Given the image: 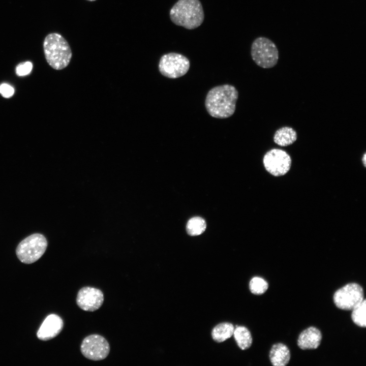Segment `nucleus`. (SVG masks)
<instances>
[{
    "instance_id": "nucleus-8",
    "label": "nucleus",
    "mask_w": 366,
    "mask_h": 366,
    "mask_svg": "<svg viewBox=\"0 0 366 366\" xmlns=\"http://www.w3.org/2000/svg\"><path fill=\"white\" fill-rule=\"evenodd\" d=\"M266 170L274 176L285 175L290 170L292 164L290 156L285 150L273 148L267 151L263 158Z\"/></svg>"
},
{
    "instance_id": "nucleus-14",
    "label": "nucleus",
    "mask_w": 366,
    "mask_h": 366,
    "mask_svg": "<svg viewBox=\"0 0 366 366\" xmlns=\"http://www.w3.org/2000/svg\"><path fill=\"white\" fill-rule=\"evenodd\" d=\"M297 135L291 127L286 126L278 129L274 134V142L281 146H287L292 144L297 140Z\"/></svg>"
},
{
    "instance_id": "nucleus-5",
    "label": "nucleus",
    "mask_w": 366,
    "mask_h": 366,
    "mask_svg": "<svg viewBox=\"0 0 366 366\" xmlns=\"http://www.w3.org/2000/svg\"><path fill=\"white\" fill-rule=\"evenodd\" d=\"M47 247V241L44 235L40 233L32 234L22 240L18 245L16 253L22 263H33L44 254Z\"/></svg>"
},
{
    "instance_id": "nucleus-1",
    "label": "nucleus",
    "mask_w": 366,
    "mask_h": 366,
    "mask_svg": "<svg viewBox=\"0 0 366 366\" xmlns=\"http://www.w3.org/2000/svg\"><path fill=\"white\" fill-rule=\"evenodd\" d=\"M238 93L230 84H223L211 88L207 93L205 106L208 114L217 118H226L235 112Z\"/></svg>"
},
{
    "instance_id": "nucleus-11",
    "label": "nucleus",
    "mask_w": 366,
    "mask_h": 366,
    "mask_svg": "<svg viewBox=\"0 0 366 366\" xmlns=\"http://www.w3.org/2000/svg\"><path fill=\"white\" fill-rule=\"evenodd\" d=\"M64 322L56 314L48 316L39 328L38 338L42 341H48L56 337L62 330Z\"/></svg>"
},
{
    "instance_id": "nucleus-20",
    "label": "nucleus",
    "mask_w": 366,
    "mask_h": 366,
    "mask_svg": "<svg viewBox=\"0 0 366 366\" xmlns=\"http://www.w3.org/2000/svg\"><path fill=\"white\" fill-rule=\"evenodd\" d=\"M33 69V64L30 62L21 63L16 68V73L18 76H23L28 75Z\"/></svg>"
},
{
    "instance_id": "nucleus-19",
    "label": "nucleus",
    "mask_w": 366,
    "mask_h": 366,
    "mask_svg": "<svg viewBox=\"0 0 366 366\" xmlns=\"http://www.w3.org/2000/svg\"><path fill=\"white\" fill-rule=\"evenodd\" d=\"M268 287V283L263 278L258 277L253 278L249 284L251 292L255 295L263 294L267 290Z\"/></svg>"
},
{
    "instance_id": "nucleus-12",
    "label": "nucleus",
    "mask_w": 366,
    "mask_h": 366,
    "mask_svg": "<svg viewBox=\"0 0 366 366\" xmlns=\"http://www.w3.org/2000/svg\"><path fill=\"white\" fill-rule=\"evenodd\" d=\"M321 340V331L316 327L311 326L300 333L297 345L302 350L315 349L319 346Z\"/></svg>"
},
{
    "instance_id": "nucleus-22",
    "label": "nucleus",
    "mask_w": 366,
    "mask_h": 366,
    "mask_svg": "<svg viewBox=\"0 0 366 366\" xmlns=\"http://www.w3.org/2000/svg\"><path fill=\"white\" fill-rule=\"evenodd\" d=\"M362 162L363 163L364 166L365 167V166H366V154H365V152L364 153V154L362 157Z\"/></svg>"
},
{
    "instance_id": "nucleus-6",
    "label": "nucleus",
    "mask_w": 366,
    "mask_h": 366,
    "mask_svg": "<svg viewBox=\"0 0 366 366\" xmlns=\"http://www.w3.org/2000/svg\"><path fill=\"white\" fill-rule=\"evenodd\" d=\"M190 63L185 56L175 52L162 55L159 63L160 73L169 78L175 79L185 75L189 71Z\"/></svg>"
},
{
    "instance_id": "nucleus-2",
    "label": "nucleus",
    "mask_w": 366,
    "mask_h": 366,
    "mask_svg": "<svg viewBox=\"0 0 366 366\" xmlns=\"http://www.w3.org/2000/svg\"><path fill=\"white\" fill-rule=\"evenodd\" d=\"M169 15L173 23L188 29L199 26L204 18L199 0H178L170 9Z\"/></svg>"
},
{
    "instance_id": "nucleus-23",
    "label": "nucleus",
    "mask_w": 366,
    "mask_h": 366,
    "mask_svg": "<svg viewBox=\"0 0 366 366\" xmlns=\"http://www.w3.org/2000/svg\"><path fill=\"white\" fill-rule=\"evenodd\" d=\"M86 1H89V2H93V1H96V0H86Z\"/></svg>"
},
{
    "instance_id": "nucleus-17",
    "label": "nucleus",
    "mask_w": 366,
    "mask_h": 366,
    "mask_svg": "<svg viewBox=\"0 0 366 366\" xmlns=\"http://www.w3.org/2000/svg\"><path fill=\"white\" fill-rule=\"evenodd\" d=\"M206 227L205 220L201 217H196L189 220L186 229L190 235L196 236L202 234L205 231Z\"/></svg>"
},
{
    "instance_id": "nucleus-13",
    "label": "nucleus",
    "mask_w": 366,
    "mask_h": 366,
    "mask_svg": "<svg viewBox=\"0 0 366 366\" xmlns=\"http://www.w3.org/2000/svg\"><path fill=\"white\" fill-rule=\"evenodd\" d=\"M290 352L287 346L282 343L274 344L269 352V359L273 366H285L290 359Z\"/></svg>"
},
{
    "instance_id": "nucleus-21",
    "label": "nucleus",
    "mask_w": 366,
    "mask_h": 366,
    "mask_svg": "<svg viewBox=\"0 0 366 366\" xmlns=\"http://www.w3.org/2000/svg\"><path fill=\"white\" fill-rule=\"evenodd\" d=\"M14 93V88L7 83H3L0 85V94L6 98L12 97Z\"/></svg>"
},
{
    "instance_id": "nucleus-18",
    "label": "nucleus",
    "mask_w": 366,
    "mask_h": 366,
    "mask_svg": "<svg viewBox=\"0 0 366 366\" xmlns=\"http://www.w3.org/2000/svg\"><path fill=\"white\" fill-rule=\"evenodd\" d=\"M352 311L351 318L353 322L359 327H365L366 300L364 299Z\"/></svg>"
},
{
    "instance_id": "nucleus-10",
    "label": "nucleus",
    "mask_w": 366,
    "mask_h": 366,
    "mask_svg": "<svg viewBox=\"0 0 366 366\" xmlns=\"http://www.w3.org/2000/svg\"><path fill=\"white\" fill-rule=\"evenodd\" d=\"M103 302L104 294L102 291L88 286L81 288L76 297L77 306L85 311H95L102 306Z\"/></svg>"
},
{
    "instance_id": "nucleus-4",
    "label": "nucleus",
    "mask_w": 366,
    "mask_h": 366,
    "mask_svg": "<svg viewBox=\"0 0 366 366\" xmlns=\"http://www.w3.org/2000/svg\"><path fill=\"white\" fill-rule=\"evenodd\" d=\"M251 55L255 64L264 69L274 67L279 57L275 43L264 37H259L254 40L251 45Z\"/></svg>"
},
{
    "instance_id": "nucleus-16",
    "label": "nucleus",
    "mask_w": 366,
    "mask_h": 366,
    "mask_svg": "<svg viewBox=\"0 0 366 366\" xmlns=\"http://www.w3.org/2000/svg\"><path fill=\"white\" fill-rule=\"evenodd\" d=\"M238 347L242 350L249 348L252 344V337L250 331L244 326H237L233 334Z\"/></svg>"
},
{
    "instance_id": "nucleus-7",
    "label": "nucleus",
    "mask_w": 366,
    "mask_h": 366,
    "mask_svg": "<svg viewBox=\"0 0 366 366\" xmlns=\"http://www.w3.org/2000/svg\"><path fill=\"white\" fill-rule=\"evenodd\" d=\"M333 299L337 308L343 310H352L364 299L363 288L357 283L347 284L335 292Z\"/></svg>"
},
{
    "instance_id": "nucleus-15",
    "label": "nucleus",
    "mask_w": 366,
    "mask_h": 366,
    "mask_svg": "<svg viewBox=\"0 0 366 366\" xmlns=\"http://www.w3.org/2000/svg\"><path fill=\"white\" fill-rule=\"evenodd\" d=\"M234 327L230 323H222L215 326L211 332L213 340L218 343L223 342L233 334Z\"/></svg>"
},
{
    "instance_id": "nucleus-9",
    "label": "nucleus",
    "mask_w": 366,
    "mask_h": 366,
    "mask_svg": "<svg viewBox=\"0 0 366 366\" xmlns=\"http://www.w3.org/2000/svg\"><path fill=\"white\" fill-rule=\"evenodd\" d=\"M80 351L86 358L94 360H102L106 358L110 352V345L103 337L94 334L88 336L82 341Z\"/></svg>"
},
{
    "instance_id": "nucleus-3",
    "label": "nucleus",
    "mask_w": 366,
    "mask_h": 366,
    "mask_svg": "<svg viewBox=\"0 0 366 366\" xmlns=\"http://www.w3.org/2000/svg\"><path fill=\"white\" fill-rule=\"evenodd\" d=\"M43 46L46 60L51 67L60 70L68 66L72 58V50L61 35L49 34L45 37Z\"/></svg>"
}]
</instances>
